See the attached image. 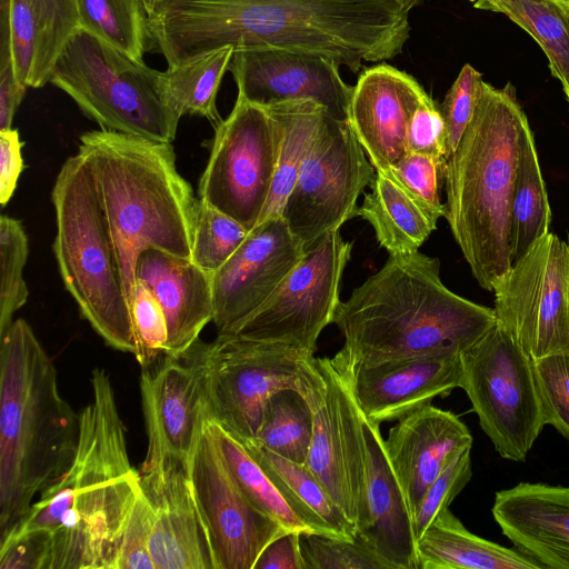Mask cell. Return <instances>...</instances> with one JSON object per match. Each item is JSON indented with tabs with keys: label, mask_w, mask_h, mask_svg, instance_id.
Instances as JSON below:
<instances>
[{
	"label": "cell",
	"mask_w": 569,
	"mask_h": 569,
	"mask_svg": "<svg viewBox=\"0 0 569 569\" xmlns=\"http://www.w3.org/2000/svg\"><path fill=\"white\" fill-rule=\"evenodd\" d=\"M422 1L160 0L149 31L168 67L230 46L320 54L357 72L402 52Z\"/></svg>",
	"instance_id": "cell-1"
},
{
	"label": "cell",
	"mask_w": 569,
	"mask_h": 569,
	"mask_svg": "<svg viewBox=\"0 0 569 569\" xmlns=\"http://www.w3.org/2000/svg\"><path fill=\"white\" fill-rule=\"evenodd\" d=\"M92 399L79 413L71 466L0 538L38 533L46 569H116L121 533L141 492L109 373L94 368Z\"/></svg>",
	"instance_id": "cell-2"
},
{
	"label": "cell",
	"mask_w": 569,
	"mask_h": 569,
	"mask_svg": "<svg viewBox=\"0 0 569 569\" xmlns=\"http://www.w3.org/2000/svg\"><path fill=\"white\" fill-rule=\"evenodd\" d=\"M332 323L345 338L336 357L356 366L442 348L463 351L496 323V315L448 289L439 260L417 251L389 254L380 270L339 303Z\"/></svg>",
	"instance_id": "cell-3"
},
{
	"label": "cell",
	"mask_w": 569,
	"mask_h": 569,
	"mask_svg": "<svg viewBox=\"0 0 569 569\" xmlns=\"http://www.w3.org/2000/svg\"><path fill=\"white\" fill-rule=\"evenodd\" d=\"M129 302L139 256L158 249L191 259L199 198L179 173L171 143L109 130L80 136Z\"/></svg>",
	"instance_id": "cell-4"
},
{
	"label": "cell",
	"mask_w": 569,
	"mask_h": 569,
	"mask_svg": "<svg viewBox=\"0 0 569 569\" xmlns=\"http://www.w3.org/2000/svg\"><path fill=\"white\" fill-rule=\"evenodd\" d=\"M0 338L1 538L29 511L36 495L67 472L80 423L30 325L13 320Z\"/></svg>",
	"instance_id": "cell-5"
},
{
	"label": "cell",
	"mask_w": 569,
	"mask_h": 569,
	"mask_svg": "<svg viewBox=\"0 0 569 569\" xmlns=\"http://www.w3.org/2000/svg\"><path fill=\"white\" fill-rule=\"evenodd\" d=\"M527 123L511 83L482 81L472 118L447 161L445 218L475 279L489 291L511 267V200Z\"/></svg>",
	"instance_id": "cell-6"
},
{
	"label": "cell",
	"mask_w": 569,
	"mask_h": 569,
	"mask_svg": "<svg viewBox=\"0 0 569 569\" xmlns=\"http://www.w3.org/2000/svg\"><path fill=\"white\" fill-rule=\"evenodd\" d=\"M53 252L80 313L111 348L134 353L131 311L109 227L83 157L62 164L52 189Z\"/></svg>",
	"instance_id": "cell-7"
},
{
	"label": "cell",
	"mask_w": 569,
	"mask_h": 569,
	"mask_svg": "<svg viewBox=\"0 0 569 569\" xmlns=\"http://www.w3.org/2000/svg\"><path fill=\"white\" fill-rule=\"evenodd\" d=\"M50 82L102 130L171 143L181 116L162 72L80 28L56 62Z\"/></svg>",
	"instance_id": "cell-8"
},
{
	"label": "cell",
	"mask_w": 569,
	"mask_h": 569,
	"mask_svg": "<svg viewBox=\"0 0 569 569\" xmlns=\"http://www.w3.org/2000/svg\"><path fill=\"white\" fill-rule=\"evenodd\" d=\"M460 388L499 456L525 461L546 423L532 359L497 322L461 352Z\"/></svg>",
	"instance_id": "cell-9"
},
{
	"label": "cell",
	"mask_w": 569,
	"mask_h": 569,
	"mask_svg": "<svg viewBox=\"0 0 569 569\" xmlns=\"http://www.w3.org/2000/svg\"><path fill=\"white\" fill-rule=\"evenodd\" d=\"M299 392L312 413V438L306 466L358 535L367 518L366 443L362 413L347 370L335 356L313 357Z\"/></svg>",
	"instance_id": "cell-10"
},
{
	"label": "cell",
	"mask_w": 569,
	"mask_h": 569,
	"mask_svg": "<svg viewBox=\"0 0 569 569\" xmlns=\"http://www.w3.org/2000/svg\"><path fill=\"white\" fill-rule=\"evenodd\" d=\"M313 357L284 343L218 335L207 347L208 418L240 442L251 441L269 398L299 391Z\"/></svg>",
	"instance_id": "cell-11"
},
{
	"label": "cell",
	"mask_w": 569,
	"mask_h": 569,
	"mask_svg": "<svg viewBox=\"0 0 569 569\" xmlns=\"http://www.w3.org/2000/svg\"><path fill=\"white\" fill-rule=\"evenodd\" d=\"M375 176L348 120L327 110L281 217L306 247L358 216V198Z\"/></svg>",
	"instance_id": "cell-12"
},
{
	"label": "cell",
	"mask_w": 569,
	"mask_h": 569,
	"mask_svg": "<svg viewBox=\"0 0 569 569\" xmlns=\"http://www.w3.org/2000/svg\"><path fill=\"white\" fill-rule=\"evenodd\" d=\"M214 129L198 198L250 231L261 219L276 172L272 118L266 107L238 94Z\"/></svg>",
	"instance_id": "cell-13"
},
{
	"label": "cell",
	"mask_w": 569,
	"mask_h": 569,
	"mask_svg": "<svg viewBox=\"0 0 569 569\" xmlns=\"http://www.w3.org/2000/svg\"><path fill=\"white\" fill-rule=\"evenodd\" d=\"M569 248L547 233L493 286L496 322L532 359L569 350Z\"/></svg>",
	"instance_id": "cell-14"
},
{
	"label": "cell",
	"mask_w": 569,
	"mask_h": 569,
	"mask_svg": "<svg viewBox=\"0 0 569 569\" xmlns=\"http://www.w3.org/2000/svg\"><path fill=\"white\" fill-rule=\"evenodd\" d=\"M352 243L339 230L305 247L303 256L268 301L232 335L279 342L313 355L341 302L340 283Z\"/></svg>",
	"instance_id": "cell-15"
},
{
	"label": "cell",
	"mask_w": 569,
	"mask_h": 569,
	"mask_svg": "<svg viewBox=\"0 0 569 569\" xmlns=\"http://www.w3.org/2000/svg\"><path fill=\"white\" fill-rule=\"evenodd\" d=\"M189 473L214 569H253L264 547L289 531L241 491L218 448L208 418L190 457Z\"/></svg>",
	"instance_id": "cell-16"
},
{
	"label": "cell",
	"mask_w": 569,
	"mask_h": 569,
	"mask_svg": "<svg viewBox=\"0 0 569 569\" xmlns=\"http://www.w3.org/2000/svg\"><path fill=\"white\" fill-rule=\"evenodd\" d=\"M141 491L152 510L151 556L156 569H214L194 499L189 461L147 435Z\"/></svg>",
	"instance_id": "cell-17"
},
{
	"label": "cell",
	"mask_w": 569,
	"mask_h": 569,
	"mask_svg": "<svg viewBox=\"0 0 569 569\" xmlns=\"http://www.w3.org/2000/svg\"><path fill=\"white\" fill-rule=\"evenodd\" d=\"M305 246L282 217L260 221L229 260L212 273L218 335H232L257 312L297 266Z\"/></svg>",
	"instance_id": "cell-18"
},
{
	"label": "cell",
	"mask_w": 569,
	"mask_h": 569,
	"mask_svg": "<svg viewBox=\"0 0 569 569\" xmlns=\"http://www.w3.org/2000/svg\"><path fill=\"white\" fill-rule=\"evenodd\" d=\"M340 64L327 57L276 48L233 51L228 67L246 100L268 107L308 99L323 106L333 117L348 119L352 88L340 74Z\"/></svg>",
	"instance_id": "cell-19"
},
{
	"label": "cell",
	"mask_w": 569,
	"mask_h": 569,
	"mask_svg": "<svg viewBox=\"0 0 569 569\" xmlns=\"http://www.w3.org/2000/svg\"><path fill=\"white\" fill-rule=\"evenodd\" d=\"M208 343L200 338L184 352L141 369L140 391L147 435L189 461L208 418Z\"/></svg>",
	"instance_id": "cell-20"
},
{
	"label": "cell",
	"mask_w": 569,
	"mask_h": 569,
	"mask_svg": "<svg viewBox=\"0 0 569 569\" xmlns=\"http://www.w3.org/2000/svg\"><path fill=\"white\" fill-rule=\"evenodd\" d=\"M461 350L442 348L428 353L346 368L356 402L366 420L398 421L437 397L460 388Z\"/></svg>",
	"instance_id": "cell-21"
},
{
	"label": "cell",
	"mask_w": 569,
	"mask_h": 569,
	"mask_svg": "<svg viewBox=\"0 0 569 569\" xmlns=\"http://www.w3.org/2000/svg\"><path fill=\"white\" fill-rule=\"evenodd\" d=\"M427 94L413 77L389 64L359 76L347 120L376 171H388L408 152L409 122Z\"/></svg>",
	"instance_id": "cell-22"
},
{
	"label": "cell",
	"mask_w": 569,
	"mask_h": 569,
	"mask_svg": "<svg viewBox=\"0 0 569 569\" xmlns=\"http://www.w3.org/2000/svg\"><path fill=\"white\" fill-rule=\"evenodd\" d=\"M492 516L538 567L569 569V487L520 482L496 492Z\"/></svg>",
	"instance_id": "cell-23"
},
{
	"label": "cell",
	"mask_w": 569,
	"mask_h": 569,
	"mask_svg": "<svg viewBox=\"0 0 569 569\" xmlns=\"http://www.w3.org/2000/svg\"><path fill=\"white\" fill-rule=\"evenodd\" d=\"M471 446L472 436L459 417L431 403L405 416L389 430L385 450L412 515L448 461Z\"/></svg>",
	"instance_id": "cell-24"
},
{
	"label": "cell",
	"mask_w": 569,
	"mask_h": 569,
	"mask_svg": "<svg viewBox=\"0 0 569 569\" xmlns=\"http://www.w3.org/2000/svg\"><path fill=\"white\" fill-rule=\"evenodd\" d=\"M366 443V523L357 537L388 569H419L412 512L385 450L380 425L362 416Z\"/></svg>",
	"instance_id": "cell-25"
},
{
	"label": "cell",
	"mask_w": 569,
	"mask_h": 569,
	"mask_svg": "<svg viewBox=\"0 0 569 569\" xmlns=\"http://www.w3.org/2000/svg\"><path fill=\"white\" fill-rule=\"evenodd\" d=\"M81 28L77 0H1V30L17 79L28 88L50 82L63 49Z\"/></svg>",
	"instance_id": "cell-26"
},
{
	"label": "cell",
	"mask_w": 569,
	"mask_h": 569,
	"mask_svg": "<svg viewBox=\"0 0 569 569\" xmlns=\"http://www.w3.org/2000/svg\"><path fill=\"white\" fill-rule=\"evenodd\" d=\"M212 274L191 259L147 249L138 258L136 280L159 301L168 327V355L189 349L212 321Z\"/></svg>",
	"instance_id": "cell-27"
},
{
	"label": "cell",
	"mask_w": 569,
	"mask_h": 569,
	"mask_svg": "<svg viewBox=\"0 0 569 569\" xmlns=\"http://www.w3.org/2000/svg\"><path fill=\"white\" fill-rule=\"evenodd\" d=\"M417 555L419 569H540L521 552L471 533L449 508L418 538Z\"/></svg>",
	"instance_id": "cell-28"
},
{
	"label": "cell",
	"mask_w": 569,
	"mask_h": 569,
	"mask_svg": "<svg viewBox=\"0 0 569 569\" xmlns=\"http://www.w3.org/2000/svg\"><path fill=\"white\" fill-rule=\"evenodd\" d=\"M358 216L375 230L389 254L419 251L437 227L435 221L388 173L376 171Z\"/></svg>",
	"instance_id": "cell-29"
},
{
	"label": "cell",
	"mask_w": 569,
	"mask_h": 569,
	"mask_svg": "<svg viewBox=\"0 0 569 569\" xmlns=\"http://www.w3.org/2000/svg\"><path fill=\"white\" fill-rule=\"evenodd\" d=\"M266 108L276 129L277 156L270 196L260 221L281 217L286 199L296 182L327 111L323 106L308 99L279 102Z\"/></svg>",
	"instance_id": "cell-30"
},
{
	"label": "cell",
	"mask_w": 569,
	"mask_h": 569,
	"mask_svg": "<svg viewBox=\"0 0 569 569\" xmlns=\"http://www.w3.org/2000/svg\"><path fill=\"white\" fill-rule=\"evenodd\" d=\"M242 445L316 533L349 540L357 538L355 528L306 465L290 461L253 442Z\"/></svg>",
	"instance_id": "cell-31"
},
{
	"label": "cell",
	"mask_w": 569,
	"mask_h": 569,
	"mask_svg": "<svg viewBox=\"0 0 569 569\" xmlns=\"http://www.w3.org/2000/svg\"><path fill=\"white\" fill-rule=\"evenodd\" d=\"M551 209L529 122L523 127L511 200L510 261L521 259L549 233Z\"/></svg>",
	"instance_id": "cell-32"
},
{
	"label": "cell",
	"mask_w": 569,
	"mask_h": 569,
	"mask_svg": "<svg viewBox=\"0 0 569 569\" xmlns=\"http://www.w3.org/2000/svg\"><path fill=\"white\" fill-rule=\"evenodd\" d=\"M477 9L503 13L546 53L569 102V7L556 0H468Z\"/></svg>",
	"instance_id": "cell-33"
},
{
	"label": "cell",
	"mask_w": 569,
	"mask_h": 569,
	"mask_svg": "<svg viewBox=\"0 0 569 569\" xmlns=\"http://www.w3.org/2000/svg\"><path fill=\"white\" fill-rule=\"evenodd\" d=\"M208 422L224 462L244 496L286 530L316 533L242 442L213 420L208 418Z\"/></svg>",
	"instance_id": "cell-34"
},
{
	"label": "cell",
	"mask_w": 569,
	"mask_h": 569,
	"mask_svg": "<svg viewBox=\"0 0 569 569\" xmlns=\"http://www.w3.org/2000/svg\"><path fill=\"white\" fill-rule=\"evenodd\" d=\"M233 51V47H223L168 67L162 72L169 101L181 117L200 116L214 127L221 122L217 109V94Z\"/></svg>",
	"instance_id": "cell-35"
},
{
	"label": "cell",
	"mask_w": 569,
	"mask_h": 569,
	"mask_svg": "<svg viewBox=\"0 0 569 569\" xmlns=\"http://www.w3.org/2000/svg\"><path fill=\"white\" fill-rule=\"evenodd\" d=\"M311 438L312 413L309 403L298 390L281 389L269 398L256 437L248 442L306 465Z\"/></svg>",
	"instance_id": "cell-36"
},
{
	"label": "cell",
	"mask_w": 569,
	"mask_h": 569,
	"mask_svg": "<svg viewBox=\"0 0 569 569\" xmlns=\"http://www.w3.org/2000/svg\"><path fill=\"white\" fill-rule=\"evenodd\" d=\"M81 28L106 43L143 60L152 47L142 0H77Z\"/></svg>",
	"instance_id": "cell-37"
},
{
	"label": "cell",
	"mask_w": 569,
	"mask_h": 569,
	"mask_svg": "<svg viewBox=\"0 0 569 569\" xmlns=\"http://www.w3.org/2000/svg\"><path fill=\"white\" fill-rule=\"evenodd\" d=\"M29 253L28 236L20 220L0 218V335L13 322L16 311L28 300L23 269Z\"/></svg>",
	"instance_id": "cell-38"
},
{
	"label": "cell",
	"mask_w": 569,
	"mask_h": 569,
	"mask_svg": "<svg viewBox=\"0 0 569 569\" xmlns=\"http://www.w3.org/2000/svg\"><path fill=\"white\" fill-rule=\"evenodd\" d=\"M248 233L240 222L199 199L191 260L212 274L237 251Z\"/></svg>",
	"instance_id": "cell-39"
},
{
	"label": "cell",
	"mask_w": 569,
	"mask_h": 569,
	"mask_svg": "<svg viewBox=\"0 0 569 569\" xmlns=\"http://www.w3.org/2000/svg\"><path fill=\"white\" fill-rule=\"evenodd\" d=\"M136 357L141 369L168 356V327L162 308L148 288L137 279L130 305Z\"/></svg>",
	"instance_id": "cell-40"
},
{
	"label": "cell",
	"mask_w": 569,
	"mask_h": 569,
	"mask_svg": "<svg viewBox=\"0 0 569 569\" xmlns=\"http://www.w3.org/2000/svg\"><path fill=\"white\" fill-rule=\"evenodd\" d=\"M448 160L407 152L390 167L388 173L435 221L446 216V204L439 196L440 179L445 180Z\"/></svg>",
	"instance_id": "cell-41"
},
{
	"label": "cell",
	"mask_w": 569,
	"mask_h": 569,
	"mask_svg": "<svg viewBox=\"0 0 569 569\" xmlns=\"http://www.w3.org/2000/svg\"><path fill=\"white\" fill-rule=\"evenodd\" d=\"M532 370L545 423L569 441V350L532 360Z\"/></svg>",
	"instance_id": "cell-42"
},
{
	"label": "cell",
	"mask_w": 569,
	"mask_h": 569,
	"mask_svg": "<svg viewBox=\"0 0 569 569\" xmlns=\"http://www.w3.org/2000/svg\"><path fill=\"white\" fill-rule=\"evenodd\" d=\"M307 569H388L360 538L353 540L320 533L300 536Z\"/></svg>",
	"instance_id": "cell-43"
},
{
	"label": "cell",
	"mask_w": 569,
	"mask_h": 569,
	"mask_svg": "<svg viewBox=\"0 0 569 569\" xmlns=\"http://www.w3.org/2000/svg\"><path fill=\"white\" fill-rule=\"evenodd\" d=\"M471 447L457 452L431 482L412 515L416 539L420 538L435 517L449 508L471 479Z\"/></svg>",
	"instance_id": "cell-44"
},
{
	"label": "cell",
	"mask_w": 569,
	"mask_h": 569,
	"mask_svg": "<svg viewBox=\"0 0 569 569\" xmlns=\"http://www.w3.org/2000/svg\"><path fill=\"white\" fill-rule=\"evenodd\" d=\"M482 81L481 73L466 63L439 106L447 128L449 157L472 118Z\"/></svg>",
	"instance_id": "cell-45"
},
{
	"label": "cell",
	"mask_w": 569,
	"mask_h": 569,
	"mask_svg": "<svg viewBox=\"0 0 569 569\" xmlns=\"http://www.w3.org/2000/svg\"><path fill=\"white\" fill-rule=\"evenodd\" d=\"M152 510L142 491L124 523L116 569H156L151 556Z\"/></svg>",
	"instance_id": "cell-46"
},
{
	"label": "cell",
	"mask_w": 569,
	"mask_h": 569,
	"mask_svg": "<svg viewBox=\"0 0 569 569\" xmlns=\"http://www.w3.org/2000/svg\"><path fill=\"white\" fill-rule=\"evenodd\" d=\"M408 152L448 160L447 128L439 106L427 94L416 108L409 122Z\"/></svg>",
	"instance_id": "cell-47"
},
{
	"label": "cell",
	"mask_w": 569,
	"mask_h": 569,
	"mask_svg": "<svg viewBox=\"0 0 569 569\" xmlns=\"http://www.w3.org/2000/svg\"><path fill=\"white\" fill-rule=\"evenodd\" d=\"M23 144L17 129L0 130V203L2 207H6L12 198L26 168L21 152Z\"/></svg>",
	"instance_id": "cell-48"
},
{
	"label": "cell",
	"mask_w": 569,
	"mask_h": 569,
	"mask_svg": "<svg viewBox=\"0 0 569 569\" xmlns=\"http://www.w3.org/2000/svg\"><path fill=\"white\" fill-rule=\"evenodd\" d=\"M0 53V130H6L11 129L14 113L28 87L16 77L8 38H1Z\"/></svg>",
	"instance_id": "cell-49"
},
{
	"label": "cell",
	"mask_w": 569,
	"mask_h": 569,
	"mask_svg": "<svg viewBox=\"0 0 569 569\" xmlns=\"http://www.w3.org/2000/svg\"><path fill=\"white\" fill-rule=\"evenodd\" d=\"M300 536L297 531H284L277 536L264 547L253 569H307Z\"/></svg>",
	"instance_id": "cell-50"
},
{
	"label": "cell",
	"mask_w": 569,
	"mask_h": 569,
	"mask_svg": "<svg viewBox=\"0 0 569 569\" xmlns=\"http://www.w3.org/2000/svg\"><path fill=\"white\" fill-rule=\"evenodd\" d=\"M142 1L144 3L148 16H150L154 11L157 4L160 2V0H142Z\"/></svg>",
	"instance_id": "cell-51"
},
{
	"label": "cell",
	"mask_w": 569,
	"mask_h": 569,
	"mask_svg": "<svg viewBox=\"0 0 569 569\" xmlns=\"http://www.w3.org/2000/svg\"><path fill=\"white\" fill-rule=\"evenodd\" d=\"M557 2L569 7V0H556Z\"/></svg>",
	"instance_id": "cell-52"
},
{
	"label": "cell",
	"mask_w": 569,
	"mask_h": 569,
	"mask_svg": "<svg viewBox=\"0 0 569 569\" xmlns=\"http://www.w3.org/2000/svg\"><path fill=\"white\" fill-rule=\"evenodd\" d=\"M567 242H568V248H569V237L567 239ZM568 301H569V287H568Z\"/></svg>",
	"instance_id": "cell-53"
}]
</instances>
